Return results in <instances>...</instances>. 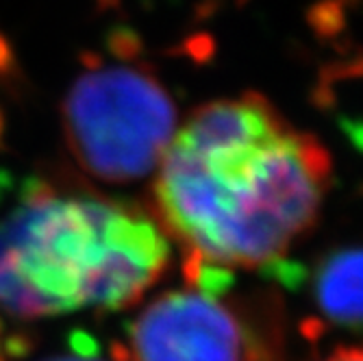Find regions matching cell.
Returning <instances> with one entry per match:
<instances>
[{
  "label": "cell",
  "mask_w": 363,
  "mask_h": 361,
  "mask_svg": "<svg viewBox=\"0 0 363 361\" xmlns=\"http://www.w3.org/2000/svg\"><path fill=\"white\" fill-rule=\"evenodd\" d=\"M331 174L326 148L250 91L189 116L159 163L155 199L185 266L263 268L313 226Z\"/></svg>",
  "instance_id": "obj_1"
},
{
  "label": "cell",
  "mask_w": 363,
  "mask_h": 361,
  "mask_svg": "<svg viewBox=\"0 0 363 361\" xmlns=\"http://www.w3.org/2000/svg\"><path fill=\"white\" fill-rule=\"evenodd\" d=\"M168 264L166 231L126 203L61 199L38 183L0 220V307L16 318L126 309Z\"/></svg>",
  "instance_id": "obj_2"
},
{
  "label": "cell",
  "mask_w": 363,
  "mask_h": 361,
  "mask_svg": "<svg viewBox=\"0 0 363 361\" xmlns=\"http://www.w3.org/2000/svg\"><path fill=\"white\" fill-rule=\"evenodd\" d=\"M63 128L85 172L128 183L159 168L177 133V111L152 74L91 63L65 96Z\"/></svg>",
  "instance_id": "obj_3"
},
{
  "label": "cell",
  "mask_w": 363,
  "mask_h": 361,
  "mask_svg": "<svg viewBox=\"0 0 363 361\" xmlns=\"http://www.w3.org/2000/svg\"><path fill=\"white\" fill-rule=\"evenodd\" d=\"M259 348L222 294L174 289L148 303L128 329L118 361H255Z\"/></svg>",
  "instance_id": "obj_4"
},
{
  "label": "cell",
  "mask_w": 363,
  "mask_h": 361,
  "mask_svg": "<svg viewBox=\"0 0 363 361\" xmlns=\"http://www.w3.org/2000/svg\"><path fill=\"white\" fill-rule=\"evenodd\" d=\"M313 303L333 326L363 331V246L331 250L313 272Z\"/></svg>",
  "instance_id": "obj_5"
},
{
  "label": "cell",
  "mask_w": 363,
  "mask_h": 361,
  "mask_svg": "<svg viewBox=\"0 0 363 361\" xmlns=\"http://www.w3.org/2000/svg\"><path fill=\"white\" fill-rule=\"evenodd\" d=\"M70 348L77 357H85V359L98 357V344L94 342L89 333H83V331H74L70 335Z\"/></svg>",
  "instance_id": "obj_6"
},
{
  "label": "cell",
  "mask_w": 363,
  "mask_h": 361,
  "mask_svg": "<svg viewBox=\"0 0 363 361\" xmlns=\"http://www.w3.org/2000/svg\"><path fill=\"white\" fill-rule=\"evenodd\" d=\"M318 361H363V342L361 344L337 346V348H333L326 357H322Z\"/></svg>",
  "instance_id": "obj_7"
},
{
  "label": "cell",
  "mask_w": 363,
  "mask_h": 361,
  "mask_svg": "<svg viewBox=\"0 0 363 361\" xmlns=\"http://www.w3.org/2000/svg\"><path fill=\"white\" fill-rule=\"evenodd\" d=\"M44 361H98V359H96V357H94V359H85V357L72 355V357H50V359H44Z\"/></svg>",
  "instance_id": "obj_8"
},
{
  "label": "cell",
  "mask_w": 363,
  "mask_h": 361,
  "mask_svg": "<svg viewBox=\"0 0 363 361\" xmlns=\"http://www.w3.org/2000/svg\"><path fill=\"white\" fill-rule=\"evenodd\" d=\"M0 338H3V324H0ZM0 361H5V348L0 344Z\"/></svg>",
  "instance_id": "obj_9"
},
{
  "label": "cell",
  "mask_w": 363,
  "mask_h": 361,
  "mask_svg": "<svg viewBox=\"0 0 363 361\" xmlns=\"http://www.w3.org/2000/svg\"><path fill=\"white\" fill-rule=\"evenodd\" d=\"M0 140H3V116H0Z\"/></svg>",
  "instance_id": "obj_10"
}]
</instances>
